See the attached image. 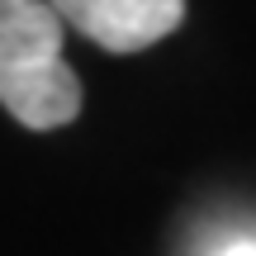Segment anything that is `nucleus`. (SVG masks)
Here are the masks:
<instances>
[{
    "mask_svg": "<svg viewBox=\"0 0 256 256\" xmlns=\"http://www.w3.org/2000/svg\"><path fill=\"white\" fill-rule=\"evenodd\" d=\"M0 104L38 133L81 114V81L62 57V19L48 0H0Z\"/></svg>",
    "mask_w": 256,
    "mask_h": 256,
    "instance_id": "obj_1",
    "label": "nucleus"
},
{
    "mask_svg": "<svg viewBox=\"0 0 256 256\" xmlns=\"http://www.w3.org/2000/svg\"><path fill=\"white\" fill-rule=\"evenodd\" d=\"M62 24L100 43L104 52H142L176 34L185 0H48Z\"/></svg>",
    "mask_w": 256,
    "mask_h": 256,
    "instance_id": "obj_2",
    "label": "nucleus"
},
{
    "mask_svg": "<svg viewBox=\"0 0 256 256\" xmlns=\"http://www.w3.org/2000/svg\"><path fill=\"white\" fill-rule=\"evenodd\" d=\"M218 256H256V242H232V247H223Z\"/></svg>",
    "mask_w": 256,
    "mask_h": 256,
    "instance_id": "obj_3",
    "label": "nucleus"
}]
</instances>
